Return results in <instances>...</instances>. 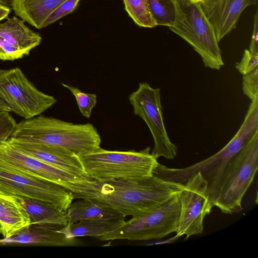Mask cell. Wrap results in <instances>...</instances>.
I'll return each mask as SVG.
<instances>
[{
	"label": "cell",
	"instance_id": "6da1fadb",
	"mask_svg": "<svg viewBox=\"0 0 258 258\" xmlns=\"http://www.w3.org/2000/svg\"><path fill=\"white\" fill-rule=\"evenodd\" d=\"M184 187V183L153 174L139 180L92 179L75 184L67 189L74 199H92L133 217L159 207L177 196Z\"/></svg>",
	"mask_w": 258,
	"mask_h": 258
},
{
	"label": "cell",
	"instance_id": "7a4b0ae2",
	"mask_svg": "<svg viewBox=\"0 0 258 258\" xmlns=\"http://www.w3.org/2000/svg\"><path fill=\"white\" fill-rule=\"evenodd\" d=\"M11 137L61 149L77 156L100 147L101 137L91 123H73L41 114L17 123Z\"/></svg>",
	"mask_w": 258,
	"mask_h": 258
},
{
	"label": "cell",
	"instance_id": "3957f363",
	"mask_svg": "<svg viewBox=\"0 0 258 258\" xmlns=\"http://www.w3.org/2000/svg\"><path fill=\"white\" fill-rule=\"evenodd\" d=\"M258 131V97L250 101L239 128L218 152L210 157L185 168H173L159 163L153 174L166 180L184 183L191 176L200 172L208 184L209 197L213 199L221 177L230 160Z\"/></svg>",
	"mask_w": 258,
	"mask_h": 258
},
{
	"label": "cell",
	"instance_id": "277c9868",
	"mask_svg": "<svg viewBox=\"0 0 258 258\" xmlns=\"http://www.w3.org/2000/svg\"><path fill=\"white\" fill-rule=\"evenodd\" d=\"M147 147L140 151H109L100 147L79 156L85 173L98 180H139L151 176L159 162Z\"/></svg>",
	"mask_w": 258,
	"mask_h": 258
},
{
	"label": "cell",
	"instance_id": "5b68a950",
	"mask_svg": "<svg viewBox=\"0 0 258 258\" xmlns=\"http://www.w3.org/2000/svg\"><path fill=\"white\" fill-rule=\"evenodd\" d=\"M174 24L169 29L187 42L199 54L205 67L220 70L224 66L215 30L199 2L173 0Z\"/></svg>",
	"mask_w": 258,
	"mask_h": 258
},
{
	"label": "cell",
	"instance_id": "8992f818",
	"mask_svg": "<svg viewBox=\"0 0 258 258\" xmlns=\"http://www.w3.org/2000/svg\"><path fill=\"white\" fill-rule=\"evenodd\" d=\"M258 169V131L230 160L218 185L213 204L223 213L242 210V201Z\"/></svg>",
	"mask_w": 258,
	"mask_h": 258
},
{
	"label": "cell",
	"instance_id": "52a82bcc",
	"mask_svg": "<svg viewBox=\"0 0 258 258\" xmlns=\"http://www.w3.org/2000/svg\"><path fill=\"white\" fill-rule=\"evenodd\" d=\"M179 212V201L176 196L151 212L133 217L118 228L98 239L102 241H149L162 239L176 232Z\"/></svg>",
	"mask_w": 258,
	"mask_h": 258
},
{
	"label": "cell",
	"instance_id": "ba28073f",
	"mask_svg": "<svg viewBox=\"0 0 258 258\" xmlns=\"http://www.w3.org/2000/svg\"><path fill=\"white\" fill-rule=\"evenodd\" d=\"M0 99L24 119L41 114L57 101L38 90L18 67L0 69Z\"/></svg>",
	"mask_w": 258,
	"mask_h": 258
},
{
	"label": "cell",
	"instance_id": "9c48e42d",
	"mask_svg": "<svg viewBox=\"0 0 258 258\" xmlns=\"http://www.w3.org/2000/svg\"><path fill=\"white\" fill-rule=\"evenodd\" d=\"M128 99L134 114L145 121L151 133L154 143L152 154L157 159L160 157L174 159L178 148L171 141L166 129L160 89L142 82L137 90L130 95Z\"/></svg>",
	"mask_w": 258,
	"mask_h": 258
},
{
	"label": "cell",
	"instance_id": "30bf717a",
	"mask_svg": "<svg viewBox=\"0 0 258 258\" xmlns=\"http://www.w3.org/2000/svg\"><path fill=\"white\" fill-rule=\"evenodd\" d=\"M0 194L52 204L67 211L72 192L55 183L0 168Z\"/></svg>",
	"mask_w": 258,
	"mask_h": 258
},
{
	"label": "cell",
	"instance_id": "8fae6325",
	"mask_svg": "<svg viewBox=\"0 0 258 258\" xmlns=\"http://www.w3.org/2000/svg\"><path fill=\"white\" fill-rule=\"evenodd\" d=\"M184 184L177 196L180 212L175 233L187 239L203 233L204 219L214 206L209 197L208 182L200 172L189 177Z\"/></svg>",
	"mask_w": 258,
	"mask_h": 258
},
{
	"label": "cell",
	"instance_id": "7c38bea8",
	"mask_svg": "<svg viewBox=\"0 0 258 258\" xmlns=\"http://www.w3.org/2000/svg\"><path fill=\"white\" fill-rule=\"evenodd\" d=\"M0 168L45 179L66 189L74 184L93 179L68 172L29 156L17 149L8 140L0 143Z\"/></svg>",
	"mask_w": 258,
	"mask_h": 258
},
{
	"label": "cell",
	"instance_id": "4fadbf2b",
	"mask_svg": "<svg viewBox=\"0 0 258 258\" xmlns=\"http://www.w3.org/2000/svg\"><path fill=\"white\" fill-rule=\"evenodd\" d=\"M258 0H202L199 2L213 26L218 42L235 27L243 11Z\"/></svg>",
	"mask_w": 258,
	"mask_h": 258
},
{
	"label": "cell",
	"instance_id": "5bb4252c",
	"mask_svg": "<svg viewBox=\"0 0 258 258\" xmlns=\"http://www.w3.org/2000/svg\"><path fill=\"white\" fill-rule=\"evenodd\" d=\"M63 226L48 224H30L13 235L0 239V245L33 244L52 246H77L81 241L67 238L59 231Z\"/></svg>",
	"mask_w": 258,
	"mask_h": 258
},
{
	"label": "cell",
	"instance_id": "9a60e30c",
	"mask_svg": "<svg viewBox=\"0 0 258 258\" xmlns=\"http://www.w3.org/2000/svg\"><path fill=\"white\" fill-rule=\"evenodd\" d=\"M8 140L17 149L29 156L68 172L88 176L84 171L78 156L76 155L43 144L12 137Z\"/></svg>",
	"mask_w": 258,
	"mask_h": 258
},
{
	"label": "cell",
	"instance_id": "2e32d148",
	"mask_svg": "<svg viewBox=\"0 0 258 258\" xmlns=\"http://www.w3.org/2000/svg\"><path fill=\"white\" fill-rule=\"evenodd\" d=\"M0 36L26 55L38 46L42 40L39 33L30 29L23 20L15 16L0 23Z\"/></svg>",
	"mask_w": 258,
	"mask_h": 258
},
{
	"label": "cell",
	"instance_id": "e0dca14e",
	"mask_svg": "<svg viewBox=\"0 0 258 258\" xmlns=\"http://www.w3.org/2000/svg\"><path fill=\"white\" fill-rule=\"evenodd\" d=\"M69 222L87 220H124L125 216L120 212L95 200L89 199L72 203L67 211Z\"/></svg>",
	"mask_w": 258,
	"mask_h": 258
},
{
	"label": "cell",
	"instance_id": "ac0fdd59",
	"mask_svg": "<svg viewBox=\"0 0 258 258\" xmlns=\"http://www.w3.org/2000/svg\"><path fill=\"white\" fill-rule=\"evenodd\" d=\"M66 0H14L12 8L24 22L42 28L47 17Z\"/></svg>",
	"mask_w": 258,
	"mask_h": 258
},
{
	"label": "cell",
	"instance_id": "d6986e66",
	"mask_svg": "<svg viewBox=\"0 0 258 258\" xmlns=\"http://www.w3.org/2000/svg\"><path fill=\"white\" fill-rule=\"evenodd\" d=\"M0 224L6 238L29 225L31 221L25 208L14 197L0 194Z\"/></svg>",
	"mask_w": 258,
	"mask_h": 258
},
{
	"label": "cell",
	"instance_id": "ffe728a7",
	"mask_svg": "<svg viewBox=\"0 0 258 258\" xmlns=\"http://www.w3.org/2000/svg\"><path fill=\"white\" fill-rule=\"evenodd\" d=\"M25 208L31 224H48L65 226L69 222L66 211L47 203L15 198Z\"/></svg>",
	"mask_w": 258,
	"mask_h": 258
},
{
	"label": "cell",
	"instance_id": "44dd1931",
	"mask_svg": "<svg viewBox=\"0 0 258 258\" xmlns=\"http://www.w3.org/2000/svg\"><path fill=\"white\" fill-rule=\"evenodd\" d=\"M124 220H87L77 222H69L59 231L67 238L91 236L99 238L121 226Z\"/></svg>",
	"mask_w": 258,
	"mask_h": 258
},
{
	"label": "cell",
	"instance_id": "7402d4cb",
	"mask_svg": "<svg viewBox=\"0 0 258 258\" xmlns=\"http://www.w3.org/2000/svg\"><path fill=\"white\" fill-rule=\"evenodd\" d=\"M147 2L156 26L173 25L176 16L173 0H147Z\"/></svg>",
	"mask_w": 258,
	"mask_h": 258
},
{
	"label": "cell",
	"instance_id": "603a6c76",
	"mask_svg": "<svg viewBox=\"0 0 258 258\" xmlns=\"http://www.w3.org/2000/svg\"><path fill=\"white\" fill-rule=\"evenodd\" d=\"M125 10L138 26L152 28L156 26L148 6L147 0H123Z\"/></svg>",
	"mask_w": 258,
	"mask_h": 258
},
{
	"label": "cell",
	"instance_id": "cb8c5ba5",
	"mask_svg": "<svg viewBox=\"0 0 258 258\" xmlns=\"http://www.w3.org/2000/svg\"><path fill=\"white\" fill-rule=\"evenodd\" d=\"M62 86L68 89L75 97L79 109L82 114L89 118L93 108L97 104V96L82 91L77 87L61 83Z\"/></svg>",
	"mask_w": 258,
	"mask_h": 258
},
{
	"label": "cell",
	"instance_id": "d4e9b609",
	"mask_svg": "<svg viewBox=\"0 0 258 258\" xmlns=\"http://www.w3.org/2000/svg\"><path fill=\"white\" fill-rule=\"evenodd\" d=\"M79 1L80 0H66L47 17L43 24L42 28L71 13L76 8Z\"/></svg>",
	"mask_w": 258,
	"mask_h": 258
},
{
	"label": "cell",
	"instance_id": "484cf974",
	"mask_svg": "<svg viewBox=\"0 0 258 258\" xmlns=\"http://www.w3.org/2000/svg\"><path fill=\"white\" fill-rule=\"evenodd\" d=\"M258 53H252L245 49L240 61L235 65L236 69L242 76L247 75L258 69Z\"/></svg>",
	"mask_w": 258,
	"mask_h": 258
},
{
	"label": "cell",
	"instance_id": "4316f807",
	"mask_svg": "<svg viewBox=\"0 0 258 258\" xmlns=\"http://www.w3.org/2000/svg\"><path fill=\"white\" fill-rule=\"evenodd\" d=\"M242 90L243 94L250 101L258 96V69L243 76Z\"/></svg>",
	"mask_w": 258,
	"mask_h": 258
},
{
	"label": "cell",
	"instance_id": "83f0119b",
	"mask_svg": "<svg viewBox=\"0 0 258 258\" xmlns=\"http://www.w3.org/2000/svg\"><path fill=\"white\" fill-rule=\"evenodd\" d=\"M17 122L9 111H0V143L10 138Z\"/></svg>",
	"mask_w": 258,
	"mask_h": 258
},
{
	"label": "cell",
	"instance_id": "f1b7e54d",
	"mask_svg": "<svg viewBox=\"0 0 258 258\" xmlns=\"http://www.w3.org/2000/svg\"><path fill=\"white\" fill-rule=\"evenodd\" d=\"M26 55L22 51L9 43L0 36V59L14 60Z\"/></svg>",
	"mask_w": 258,
	"mask_h": 258
},
{
	"label": "cell",
	"instance_id": "f546056e",
	"mask_svg": "<svg viewBox=\"0 0 258 258\" xmlns=\"http://www.w3.org/2000/svg\"><path fill=\"white\" fill-rule=\"evenodd\" d=\"M258 13L256 11L254 16V23L251 40L248 50L252 53H258Z\"/></svg>",
	"mask_w": 258,
	"mask_h": 258
},
{
	"label": "cell",
	"instance_id": "4dcf8cb0",
	"mask_svg": "<svg viewBox=\"0 0 258 258\" xmlns=\"http://www.w3.org/2000/svg\"><path fill=\"white\" fill-rule=\"evenodd\" d=\"M178 236L175 234V236L173 237H172L171 238H168V239H156L153 240V241L151 242H145L141 244L142 245H147V246H151V245H161L164 244H167V243H171L173 242H175L176 241H177L179 238Z\"/></svg>",
	"mask_w": 258,
	"mask_h": 258
},
{
	"label": "cell",
	"instance_id": "1f68e13d",
	"mask_svg": "<svg viewBox=\"0 0 258 258\" xmlns=\"http://www.w3.org/2000/svg\"><path fill=\"white\" fill-rule=\"evenodd\" d=\"M10 12V8L0 4V21L7 18Z\"/></svg>",
	"mask_w": 258,
	"mask_h": 258
},
{
	"label": "cell",
	"instance_id": "d6a6232c",
	"mask_svg": "<svg viewBox=\"0 0 258 258\" xmlns=\"http://www.w3.org/2000/svg\"><path fill=\"white\" fill-rule=\"evenodd\" d=\"M3 111L11 112L10 109L8 106L0 99V111Z\"/></svg>",
	"mask_w": 258,
	"mask_h": 258
},
{
	"label": "cell",
	"instance_id": "836d02e7",
	"mask_svg": "<svg viewBox=\"0 0 258 258\" xmlns=\"http://www.w3.org/2000/svg\"><path fill=\"white\" fill-rule=\"evenodd\" d=\"M14 0H0V4L7 7H12Z\"/></svg>",
	"mask_w": 258,
	"mask_h": 258
},
{
	"label": "cell",
	"instance_id": "e575fe53",
	"mask_svg": "<svg viewBox=\"0 0 258 258\" xmlns=\"http://www.w3.org/2000/svg\"><path fill=\"white\" fill-rule=\"evenodd\" d=\"M0 234H3V227L2 225L0 224Z\"/></svg>",
	"mask_w": 258,
	"mask_h": 258
},
{
	"label": "cell",
	"instance_id": "d590c367",
	"mask_svg": "<svg viewBox=\"0 0 258 258\" xmlns=\"http://www.w3.org/2000/svg\"><path fill=\"white\" fill-rule=\"evenodd\" d=\"M192 1L195 2H201L202 0H192Z\"/></svg>",
	"mask_w": 258,
	"mask_h": 258
}]
</instances>
